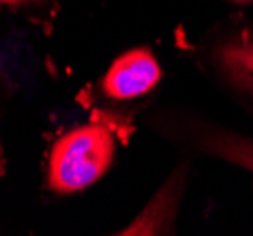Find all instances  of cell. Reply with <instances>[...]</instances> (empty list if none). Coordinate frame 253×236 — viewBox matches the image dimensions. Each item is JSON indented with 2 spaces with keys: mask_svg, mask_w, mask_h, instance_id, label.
<instances>
[{
  "mask_svg": "<svg viewBox=\"0 0 253 236\" xmlns=\"http://www.w3.org/2000/svg\"><path fill=\"white\" fill-rule=\"evenodd\" d=\"M232 2H238V4H248V2H253V0H232Z\"/></svg>",
  "mask_w": 253,
  "mask_h": 236,
  "instance_id": "52a82bcc",
  "label": "cell"
},
{
  "mask_svg": "<svg viewBox=\"0 0 253 236\" xmlns=\"http://www.w3.org/2000/svg\"><path fill=\"white\" fill-rule=\"evenodd\" d=\"M116 159V136L104 125L68 130L53 144L47 161V185L53 193H80L96 183Z\"/></svg>",
  "mask_w": 253,
  "mask_h": 236,
  "instance_id": "6da1fadb",
  "label": "cell"
},
{
  "mask_svg": "<svg viewBox=\"0 0 253 236\" xmlns=\"http://www.w3.org/2000/svg\"><path fill=\"white\" fill-rule=\"evenodd\" d=\"M210 63L227 85L253 102V25L217 36L210 45Z\"/></svg>",
  "mask_w": 253,
  "mask_h": 236,
  "instance_id": "3957f363",
  "label": "cell"
},
{
  "mask_svg": "<svg viewBox=\"0 0 253 236\" xmlns=\"http://www.w3.org/2000/svg\"><path fill=\"white\" fill-rule=\"evenodd\" d=\"M161 78V65L149 49H128L108 68L102 78V93L112 100H134L151 93Z\"/></svg>",
  "mask_w": 253,
  "mask_h": 236,
  "instance_id": "277c9868",
  "label": "cell"
},
{
  "mask_svg": "<svg viewBox=\"0 0 253 236\" xmlns=\"http://www.w3.org/2000/svg\"><path fill=\"white\" fill-rule=\"evenodd\" d=\"M183 189V174L176 170L167 185L157 193V197L146 206L134 223L126 227L121 235H161L172 231V221L178 212L179 195Z\"/></svg>",
  "mask_w": 253,
  "mask_h": 236,
  "instance_id": "5b68a950",
  "label": "cell"
},
{
  "mask_svg": "<svg viewBox=\"0 0 253 236\" xmlns=\"http://www.w3.org/2000/svg\"><path fill=\"white\" fill-rule=\"evenodd\" d=\"M159 127L170 138L179 140L208 157L231 162L253 176V136L189 114H169L161 118Z\"/></svg>",
  "mask_w": 253,
  "mask_h": 236,
  "instance_id": "7a4b0ae2",
  "label": "cell"
},
{
  "mask_svg": "<svg viewBox=\"0 0 253 236\" xmlns=\"http://www.w3.org/2000/svg\"><path fill=\"white\" fill-rule=\"evenodd\" d=\"M27 2H36V0H2L4 6H21V4H27Z\"/></svg>",
  "mask_w": 253,
  "mask_h": 236,
  "instance_id": "8992f818",
  "label": "cell"
}]
</instances>
